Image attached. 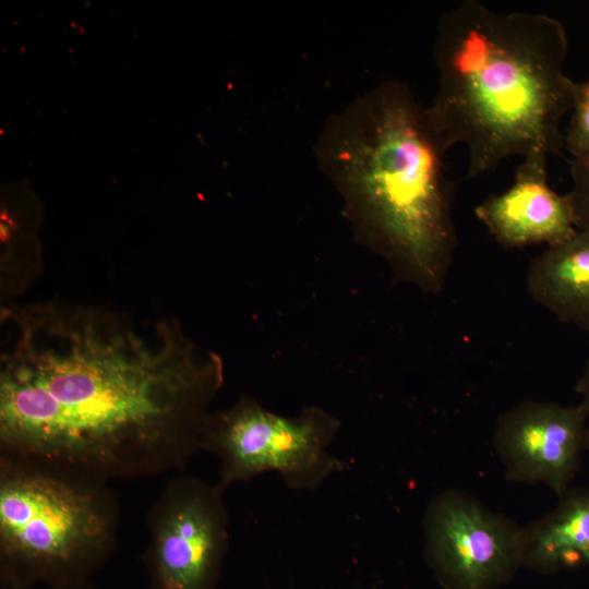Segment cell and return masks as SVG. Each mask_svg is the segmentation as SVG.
<instances>
[{"instance_id":"6da1fadb","label":"cell","mask_w":589,"mask_h":589,"mask_svg":"<svg viewBox=\"0 0 589 589\" xmlns=\"http://www.w3.org/2000/svg\"><path fill=\"white\" fill-rule=\"evenodd\" d=\"M0 320V460L109 483L201 452L224 364L176 320L60 299Z\"/></svg>"},{"instance_id":"7a4b0ae2","label":"cell","mask_w":589,"mask_h":589,"mask_svg":"<svg viewBox=\"0 0 589 589\" xmlns=\"http://www.w3.org/2000/svg\"><path fill=\"white\" fill-rule=\"evenodd\" d=\"M446 152L428 107L400 81L332 115L315 144L357 239L429 293L444 288L458 244Z\"/></svg>"},{"instance_id":"3957f363","label":"cell","mask_w":589,"mask_h":589,"mask_svg":"<svg viewBox=\"0 0 589 589\" xmlns=\"http://www.w3.org/2000/svg\"><path fill=\"white\" fill-rule=\"evenodd\" d=\"M568 39L546 14L498 12L472 0L443 13L429 113L447 151L466 146L467 178L513 156L560 154L577 83L565 73Z\"/></svg>"},{"instance_id":"277c9868","label":"cell","mask_w":589,"mask_h":589,"mask_svg":"<svg viewBox=\"0 0 589 589\" xmlns=\"http://www.w3.org/2000/svg\"><path fill=\"white\" fill-rule=\"evenodd\" d=\"M119 526L109 483L0 460V577L48 589L89 580Z\"/></svg>"},{"instance_id":"5b68a950","label":"cell","mask_w":589,"mask_h":589,"mask_svg":"<svg viewBox=\"0 0 589 589\" xmlns=\"http://www.w3.org/2000/svg\"><path fill=\"white\" fill-rule=\"evenodd\" d=\"M340 428L338 420L317 407L284 417L243 395L230 408L212 412L201 452L219 460L217 485L225 492L264 472H277L294 490H316L344 465L328 447Z\"/></svg>"},{"instance_id":"8992f818","label":"cell","mask_w":589,"mask_h":589,"mask_svg":"<svg viewBox=\"0 0 589 589\" xmlns=\"http://www.w3.org/2000/svg\"><path fill=\"white\" fill-rule=\"evenodd\" d=\"M223 494L195 476L167 482L146 520L149 589H217L229 543Z\"/></svg>"},{"instance_id":"52a82bcc","label":"cell","mask_w":589,"mask_h":589,"mask_svg":"<svg viewBox=\"0 0 589 589\" xmlns=\"http://www.w3.org/2000/svg\"><path fill=\"white\" fill-rule=\"evenodd\" d=\"M424 558L443 589H498L522 568L521 527L461 489L433 496Z\"/></svg>"},{"instance_id":"ba28073f","label":"cell","mask_w":589,"mask_h":589,"mask_svg":"<svg viewBox=\"0 0 589 589\" xmlns=\"http://www.w3.org/2000/svg\"><path fill=\"white\" fill-rule=\"evenodd\" d=\"M589 413L578 405L524 400L497 417L492 444L508 481L542 484L557 497L576 477Z\"/></svg>"},{"instance_id":"9c48e42d","label":"cell","mask_w":589,"mask_h":589,"mask_svg":"<svg viewBox=\"0 0 589 589\" xmlns=\"http://www.w3.org/2000/svg\"><path fill=\"white\" fill-rule=\"evenodd\" d=\"M546 159L540 153L522 158L513 184L474 208L477 218L505 249L554 247L577 231L567 195L548 183Z\"/></svg>"},{"instance_id":"30bf717a","label":"cell","mask_w":589,"mask_h":589,"mask_svg":"<svg viewBox=\"0 0 589 589\" xmlns=\"http://www.w3.org/2000/svg\"><path fill=\"white\" fill-rule=\"evenodd\" d=\"M522 568L541 575L589 567V485L569 488L556 506L521 527Z\"/></svg>"},{"instance_id":"8fae6325","label":"cell","mask_w":589,"mask_h":589,"mask_svg":"<svg viewBox=\"0 0 589 589\" xmlns=\"http://www.w3.org/2000/svg\"><path fill=\"white\" fill-rule=\"evenodd\" d=\"M527 289L560 322L589 332V228L534 256Z\"/></svg>"},{"instance_id":"7c38bea8","label":"cell","mask_w":589,"mask_h":589,"mask_svg":"<svg viewBox=\"0 0 589 589\" xmlns=\"http://www.w3.org/2000/svg\"><path fill=\"white\" fill-rule=\"evenodd\" d=\"M570 113L569 125L564 133V147L572 157L589 156V79L577 83Z\"/></svg>"},{"instance_id":"4fadbf2b","label":"cell","mask_w":589,"mask_h":589,"mask_svg":"<svg viewBox=\"0 0 589 589\" xmlns=\"http://www.w3.org/2000/svg\"><path fill=\"white\" fill-rule=\"evenodd\" d=\"M572 188L566 194L577 229L589 228V156L570 160Z\"/></svg>"},{"instance_id":"5bb4252c","label":"cell","mask_w":589,"mask_h":589,"mask_svg":"<svg viewBox=\"0 0 589 589\" xmlns=\"http://www.w3.org/2000/svg\"><path fill=\"white\" fill-rule=\"evenodd\" d=\"M574 390L580 397L579 405L589 413V358L575 384Z\"/></svg>"},{"instance_id":"9a60e30c","label":"cell","mask_w":589,"mask_h":589,"mask_svg":"<svg viewBox=\"0 0 589 589\" xmlns=\"http://www.w3.org/2000/svg\"><path fill=\"white\" fill-rule=\"evenodd\" d=\"M0 589H36V586L20 582L5 577H0Z\"/></svg>"},{"instance_id":"2e32d148","label":"cell","mask_w":589,"mask_h":589,"mask_svg":"<svg viewBox=\"0 0 589 589\" xmlns=\"http://www.w3.org/2000/svg\"><path fill=\"white\" fill-rule=\"evenodd\" d=\"M51 589H97L95 588L89 580L76 582V584H70L65 586H60Z\"/></svg>"},{"instance_id":"e0dca14e","label":"cell","mask_w":589,"mask_h":589,"mask_svg":"<svg viewBox=\"0 0 589 589\" xmlns=\"http://www.w3.org/2000/svg\"><path fill=\"white\" fill-rule=\"evenodd\" d=\"M585 450L589 454V421L586 430Z\"/></svg>"}]
</instances>
